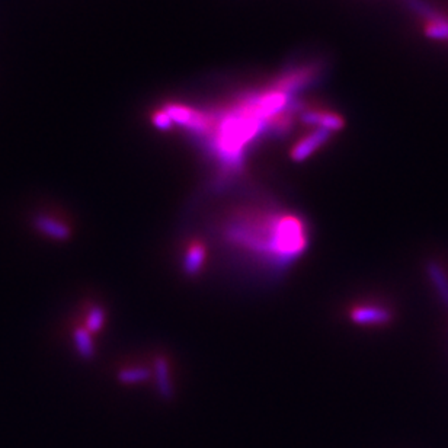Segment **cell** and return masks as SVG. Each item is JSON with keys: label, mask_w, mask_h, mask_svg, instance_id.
Instances as JSON below:
<instances>
[{"label": "cell", "mask_w": 448, "mask_h": 448, "mask_svg": "<svg viewBox=\"0 0 448 448\" xmlns=\"http://www.w3.org/2000/svg\"><path fill=\"white\" fill-rule=\"evenodd\" d=\"M333 133L325 128H316L310 134L303 136L298 140L290 151V158L292 162L302 163L307 161L310 156H313L319 148L330 138Z\"/></svg>", "instance_id": "cell-2"}, {"label": "cell", "mask_w": 448, "mask_h": 448, "mask_svg": "<svg viewBox=\"0 0 448 448\" xmlns=\"http://www.w3.org/2000/svg\"><path fill=\"white\" fill-rule=\"evenodd\" d=\"M152 377V368L146 364H131L118 370L117 379L123 385H138Z\"/></svg>", "instance_id": "cell-9"}, {"label": "cell", "mask_w": 448, "mask_h": 448, "mask_svg": "<svg viewBox=\"0 0 448 448\" xmlns=\"http://www.w3.org/2000/svg\"><path fill=\"white\" fill-rule=\"evenodd\" d=\"M302 121L306 124L317 126V128H325L332 133L341 131L345 127V120L330 111L320 109H305L302 112Z\"/></svg>", "instance_id": "cell-8"}, {"label": "cell", "mask_w": 448, "mask_h": 448, "mask_svg": "<svg viewBox=\"0 0 448 448\" xmlns=\"http://www.w3.org/2000/svg\"><path fill=\"white\" fill-rule=\"evenodd\" d=\"M105 323H106V310L102 306H99V305L91 306V309L86 313L83 326L92 335H96V333H99L105 327Z\"/></svg>", "instance_id": "cell-13"}, {"label": "cell", "mask_w": 448, "mask_h": 448, "mask_svg": "<svg viewBox=\"0 0 448 448\" xmlns=\"http://www.w3.org/2000/svg\"><path fill=\"white\" fill-rule=\"evenodd\" d=\"M92 336L93 335L85 326H78L73 332L74 348H76V352L83 360H92L96 354V348H95Z\"/></svg>", "instance_id": "cell-11"}, {"label": "cell", "mask_w": 448, "mask_h": 448, "mask_svg": "<svg viewBox=\"0 0 448 448\" xmlns=\"http://www.w3.org/2000/svg\"><path fill=\"white\" fill-rule=\"evenodd\" d=\"M427 275L431 280V282L434 284L441 302L444 303V306L448 309V275L445 273V270L438 264L431 260V263L427 264Z\"/></svg>", "instance_id": "cell-10"}, {"label": "cell", "mask_w": 448, "mask_h": 448, "mask_svg": "<svg viewBox=\"0 0 448 448\" xmlns=\"http://www.w3.org/2000/svg\"><path fill=\"white\" fill-rule=\"evenodd\" d=\"M152 375L155 376V383L158 393L165 399L170 400L175 394L173 382H172V367L166 355H156L152 365Z\"/></svg>", "instance_id": "cell-7"}, {"label": "cell", "mask_w": 448, "mask_h": 448, "mask_svg": "<svg viewBox=\"0 0 448 448\" xmlns=\"http://www.w3.org/2000/svg\"><path fill=\"white\" fill-rule=\"evenodd\" d=\"M207 263V246L201 239H191L182 256V270L186 277H198Z\"/></svg>", "instance_id": "cell-4"}, {"label": "cell", "mask_w": 448, "mask_h": 448, "mask_svg": "<svg viewBox=\"0 0 448 448\" xmlns=\"http://www.w3.org/2000/svg\"><path fill=\"white\" fill-rule=\"evenodd\" d=\"M317 73H319V70L316 66L295 68L291 73H287V74H284V76H281L274 83L273 89L284 92L290 96L292 92L307 86L317 76Z\"/></svg>", "instance_id": "cell-5"}, {"label": "cell", "mask_w": 448, "mask_h": 448, "mask_svg": "<svg viewBox=\"0 0 448 448\" xmlns=\"http://www.w3.org/2000/svg\"><path fill=\"white\" fill-rule=\"evenodd\" d=\"M32 226L39 230L41 235L58 240V242H66L71 238L73 230L67 223L57 220L54 217L46 215V214H39L32 218Z\"/></svg>", "instance_id": "cell-6"}, {"label": "cell", "mask_w": 448, "mask_h": 448, "mask_svg": "<svg viewBox=\"0 0 448 448\" xmlns=\"http://www.w3.org/2000/svg\"><path fill=\"white\" fill-rule=\"evenodd\" d=\"M350 319L360 326H385L392 322L393 315L383 306L361 305L351 309Z\"/></svg>", "instance_id": "cell-3"}, {"label": "cell", "mask_w": 448, "mask_h": 448, "mask_svg": "<svg viewBox=\"0 0 448 448\" xmlns=\"http://www.w3.org/2000/svg\"><path fill=\"white\" fill-rule=\"evenodd\" d=\"M406 5L415 15L425 18L428 21V24L439 22V21L445 19L444 15H441L438 11H435L429 4L425 2V0H406Z\"/></svg>", "instance_id": "cell-12"}, {"label": "cell", "mask_w": 448, "mask_h": 448, "mask_svg": "<svg viewBox=\"0 0 448 448\" xmlns=\"http://www.w3.org/2000/svg\"><path fill=\"white\" fill-rule=\"evenodd\" d=\"M152 123H153V126L156 127V128H159V130H170V127H172V124H173V121H172V118H170V116L168 114V112L162 108L161 111H156L155 114L152 116Z\"/></svg>", "instance_id": "cell-15"}, {"label": "cell", "mask_w": 448, "mask_h": 448, "mask_svg": "<svg viewBox=\"0 0 448 448\" xmlns=\"http://www.w3.org/2000/svg\"><path fill=\"white\" fill-rule=\"evenodd\" d=\"M425 35L431 40L437 41H448V18L428 24L425 28Z\"/></svg>", "instance_id": "cell-14"}, {"label": "cell", "mask_w": 448, "mask_h": 448, "mask_svg": "<svg viewBox=\"0 0 448 448\" xmlns=\"http://www.w3.org/2000/svg\"><path fill=\"white\" fill-rule=\"evenodd\" d=\"M229 236L238 245L274 256L280 264L291 263L307 246L305 221L288 213L233 221Z\"/></svg>", "instance_id": "cell-1"}]
</instances>
